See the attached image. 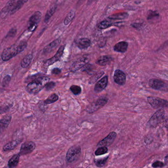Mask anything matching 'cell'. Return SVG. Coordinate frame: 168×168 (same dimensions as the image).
Returning <instances> with one entry per match:
<instances>
[{
  "instance_id": "31",
  "label": "cell",
  "mask_w": 168,
  "mask_h": 168,
  "mask_svg": "<svg viewBox=\"0 0 168 168\" xmlns=\"http://www.w3.org/2000/svg\"><path fill=\"white\" fill-rule=\"evenodd\" d=\"M70 90L75 95L80 94L82 92V88L80 86L77 85H72L70 87Z\"/></svg>"
},
{
  "instance_id": "40",
  "label": "cell",
  "mask_w": 168,
  "mask_h": 168,
  "mask_svg": "<svg viewBox=\"0 0 168 168\" xmlns=\"http://www.w3.org/2000/svg\"><path fill=\"white\" fill-rule=\"evenodd\" d=\"M141 23H136V24H131V26L132 27H133L134 28L138 29L140 28L141 27Z\"/></svg>"
},
{
  "instance_id": "37",
  "label": "cell",
  "mask_w": 168,
  "mask_h": 168,
  "mask_svg": "<svg viewBox=\"0 0 168 168\" xmlns=\"http://www.w3.org/2000/svg\"><path fill=\"white\" fill-rule=\"evenodd\" d=\"M164 166V164L163 163V162H161V161H156V162H154L153 163V164L152 165V166L153 167V168H161V167H162Z\"/></svg>"
},
{
  "instance_id": "3",
  "label": "cell",
  "mask_w": 168,
  "mask_h": 168,
  "mask_svg": "<svg viewBox=\"0 0 168 168\" xmlns=\"http://www.w3.org/2000/svg\"><path fill=\"white\" fill-rule=\"evenodd\" d=\"M82 150L80 146H72L68 150L66 156V162L71 163L77 160L80 157Z\"/></svg>"
},
{
  "instance_id": "26",
  "label": "cell",
  "mask_w": 168,
  "mask_h": 168,
  "mask_svg": "<svg viewBox=\"0 0 168 168\" xmlns=\"http://www.w3.org/2000/svg\"><path fill=\"white\" fill-rule=\"evenodd\" d=\"M56 10V6H53L50 8L46 13L45 18H44V22L47 23L49 21L51 17L55 13Z\"/></svg>"
},
{
  "instance_id": "4",
  "label": "cell",
  "mask_w": 168,
  "mask_h": 168,
  "mask_svg": "<svg viewBox=\"0 0 168 168\" xmlns=\"http://www.w3.org/2000/svg\"><path fill=\"white\" fill-rule=\"evenodd\" d=\"M165 117V110L163 108L159 110L151 117L148 122V125L151 127H155L164 120Z\"/></svg>"
},
{
  "instance_id": "1",
  "label": "cell",
  "mask_w": 168,
  "mask_h": 168,
  "mask_svg": "<svg viewBox=\"0 0 168 168\" xmlns=\"http://www.w3.org/2000/svg\"><path fill=\"white\" fill-rule=\"evenodd\" d=\"M27 43L21 41L18 45H14L11 47H8L4 50L2 54V60L6 61L11 59L18 54L23 52L27 47Z\"/></svg>"
},
{
  "instance_id": "11",
  "label": "cell",
  "mask_w": 168,
  "mask_h": 168,
  "mask_svg": "<svg viewBox=\"0 0 168 168\" xmlns=\"http://www.w3.org/2000/svg\"><path fill=\"white\" fill-rule=\"evenodd\" d=\"M116 133L115 132H110V133L105 137V138L101 140L98 144L97 146L98 147H102V146H110L113 143V141H115V139L116 138Z\"/></svg>"
},
{
  "instance_id": "15",
  "label": "cell",
  "mask_w": 168,
  "mask_h": 168,
  "mask_svg": "<svg viewBox=\"0 0 168 168\" xmlns=\"http://www.w3.org/2000/svg\"><path fill=\"white\" fill-rule=\"evenodd\" d=\"M11 115H6L0 120V133L3 132L5 129L8 128L11 122Z\"/></svg>"
},
{
  "instance_id": "38",
  "label": "cell",
  "mask_w": 168,
  "mask_h": 168,
  "mask_svg": "<svg viewBox=\"0 0 168 168\" xmlns=\"http://www.w3.org/2000/svg\"><path fill=\"white\" fill-rule=\"evenodd\" d=\"M16 29H11L10 31L8 32V34L6 35V37H13L15 36V35L16 34Z\"/></svg>"
},
{
  "instance_id": "33",
  "label": "cell",
  "mask_w": 168,
  "mask_h": 168,
  "mask_svg": "<svg viewBox=\"0 0 168 168\" xmlns=\"http://www.w3.org/2000/svg\"><path fill=\"white\" fill-rule=\"evenodd\" d=\"M11 80V76L9 75H6L5 76V77L4 78L3 80V85L4 87L8 86Z\"/></svg>"
},
{
  "instance_id": "21",
  "label": "cell",
  "mask_w": 168,
  "mask_h": 168,
  "mask_svg": "<svg viewBox=\"0 0 168 168\" xmlns=\"http://www.w3.org/2000/svg\"><path fill=\"white\" fill-rule=\"evenodd\" d=\"M20 156L19 154H14L8 162V166L10 168H14L17 166L19 163Z\"/></svg>"
},
{
  "instance_id": "17",
  "label": "cell",
  "mask_w": 168,
  "mask_h": 168,
  "mask_svg": "<svg viewBox=\"0 0 168 168\" xmlns=\"http://www.w3.org/2000/svg\"><path fill=\"white\" fill-rule=\"evenodd\" d=\"M91 44V41L87 38H82L79 39L76 43L77 46L80 49H88Z\"/></svg>"
},
{
  "instance_id": "32",
  "label": "cell",
  "mask_w": 168,
  "mask_h": 168,
  "mask_svg": "<svg viewBox=\"0 0 168 168\" xmlns=\"http://www.w3.org/2000/svg\"><path fill=\"white\" fill-rule=\"evenodd\" d=\"M108 157H105L104 158L100 159H97L95 160V164H96V166L98 167H102L104 166V165H105L106 162H107L108 159Z\"/></svg>"
},
{
  "instance_id": "24",
  "label": "cell",
  "mask_w": 168,
  "mask_h": 168,
  "mask_svg": "<svg viewBox=\"0 0 168 168\" xmlns=\"http://www.w3.org/2000/svg\"><path fill=\"white\" fill-rule=\"evenodd\" d=\"M27 2V1H16L14 6L13 7V9L11 10V11H10L11 14H13L16 11H19L21 8H22L24 4Z\"/></svg>"
},
{
  "instance_id": "5",
  "label": "cell",
  "mask_w": 168,
  "mask_h": 168,
  "mask_svg": "<svg viewBox=\"0 0 168 168\" xmlns=\"http://www.w3.org/2000/svg\"><path fill=\"white\" fill-rule=\"evenodd\" d=\"M108 102V98L105 97H101L99 98L97 100L90 104L87 107L86 110L88 113H93L103 107H104Z\"/></svg>"
},
{
  "instance_id": "12",
  "label": "cell",
  "mask_w": 168,
  "mask_h": 168,
  "mask_svg": "<svg viewBox=\"0 0 168 168\" xmlns=\"http://www.w3.org/2000/svg\"><path fill=\"white\" fill-rule=\"evenodd\" d=\"M65 46H62L59 49L53 57L50 58L49 60H46L44 63V66L46 67L50 66L51 65L53 64L56 62L58 61L59 60L62 56L63 55L64 50Z\"/></svg>"
},
{
  "instance_id": "10",
  "label": "cell",
  "mask_w": 168,
  "mask_h": 168,
  "mask_svg": "<svg viewBox=\"0 0 168 168\" xmlns=\"http://www.w3.org/2000/svg\"><path fill=\"white\" fill-rule=\"evenodd\" d=\"M36 146V144L34 142L32 141H26L21 145L20 152L18 154L20 156L30 154L35 149Z\"/></svg>"
},
{
  "instance_id": "29",
  "label": "cell",
  "mask_w": 168,
  "mask_h": 168,
  "mask_svg": "<svg viewBox=\"0 0 168 168\" xmlns=\"http://www.w3.org/2000/svg\"><path fill=\"white\" fill-rule=\"evenodd\" d=\"M108 152V149L107 147L102 146V147H99L98 149H97L95 152V154L96 156L102 155L107 153Z\"/></svg>"
},
{
  "instance_id": "6",
  "label": "cell",
  "mask_w": 168,
  "mask_h": 168,
  "mask_svg": "<svg viewBox=\"0 0 168 168\" xmlns=\"http://www.w3.org/2000/svg\"><path fill=\"white\" fill-rule=\"evenodd\" d=\"M148 101L151 106L155 109L168 107V101L159 98L148 97Z\"/></svg>"
},
{
  "instance_id": "13",
  "label": "cell",
  "mask_w": 168,
  "mask_h": 168,
  "mask_svg": "<svg viewBox=\"0 0 168 168\" xmlns=\"http://www.w3.org/2000/svg\"><path fill=\"white\" fill-rule=\"evenodd\" d=\"M126 75L123 71L116 70L113 75V79L115 82L119 85H123L125 83Z\"/></svg>"
},
{
  "instance_id": "14",
  "label": "cell",
  "mask_w": 168,
  "mask_h": 168,
  "mask_svg": "<svg viewBox=\"0 0 168 168\" xmlns=\"http://www.w3.org/2000/svg\"><path fill=\"white\" fill-rule=\"evenodd\" d=\"M108 83V76H105L96 83L94 87L95 92L97 93L102 92L103 90L106 88Z\"/></svg>"
},
{
  "instance_id": "30",
  "label": "cell",
  "mask_w": 168,
  "mask_h": 168,
  "mask_svg": "<svg viewBox=\"0 0 168 168\" xmlns=\"http://www.w3.org/2000/svg\"><path fill=\"white\" fill-rule=\"evenodd\" d=\"M104 74V72L101 71V72H97L96 75H93L92 77H91L90 79V84H93V83H94L95 82H97V80L98 79H100Z\"/></svg>"
},
{
  "instance_id": "20",
  "label": "cell",
  "mask_w": 168,
  "mask_h": 168,
  "mask_svg": "<svg viewBox=\"0 0 168 168\" xmlns=\"http://www.w3.org/2000/svg\"><path fill=\"white\" fill-rule=\"evenodd\" d=\"M20 142V140H16L13 141L4 146L3 149L4 151H10L13 150L18 145H19Z\"/></svg>"
},
{
  "instance_id": "27",
  "label": "cell",
  "mask_w": 168,
  "mask_h": 168,
  "mask_svg": "<svg viewBox=\"0 0 168 168\" xmlns=\"http://www.w3.org/2000/svg\"><path fill=\"white\" fill-rule=\"evenodd\" d=\"M115 23H113L110 21L104 20L100 22L98 25V26L99 27V28L101 29H107L108 27H110L112 25H115Z\"/></svg>"
},
{
  "instance_id": "25",
  "label": "cell",
  "mask_w": 168,
  "mask_h": 168,
  "mask_svg": "<svg viewBox=\"0 0 168 168\" xmlns=\"http://www.w3.org/2000/svg\"><path fill=\"white\" fill-rule=\"evenodd\" d=\"M58 98H59V97L58 95L56 94L53 93L50 96H49L46 100H44V104L46 105L52 104L56 102L58 100Z\"/></svg>"
},
{
  "instance_id": "18",
  "label": "cell",
  "mask_w": 168,
  "mask_h": 168,
  "mask_svg": "<svg viewBox=\"0 0 168 168\" xmlns=\"http://www.w3.org/2000/svg\"><path fill=\"white\" fill-rule=\"evenodd\" d=\"M128 44L126 41H120L116 44L113 47L115 51L120 53H124L127 50Z\"/></svg>"
},
{
  "instance_id": "28",
  "label": "cell",
  "mask_w": 168,
  "mask_h": 168,
  "mask_svg": "<svg viewBox=\"0 0 168 168\" xmlns=\"http://www.w3.org/2000/svg\"><path fill=\"white\" fill-rule=\"evenodd\" d=\"M75 16V12L74 11H71L68 13L64 20L65 25H67L72 20Z\"/></svg>"
},
{
  "instance_id": "19",
  "label": "cell",
  "mask_w": 168,
  "mask_h": 168,
  "mask_svg": "<svg viewBox=\"0 0 168 168\" xmlns=\"http://www.w3.org/2000/svg\"><path fill=\"white\" fill-rule=\"evenodd\" d=\"M61 41V39H58L55 41H53L44 49V53H47L51 52L52 50L56 49L60 44Z\"/></svg>"
},
{
  "instance_id": "35",
  "label": "cell",
  "mask_w": 168,
  "mask_h": 168,
  "mask_svg": "<svg viewBox=\"0 0 168 168\" xmlns=\"http://www.w3.org/2000/svg\"><path fill=\"white\" fill-rule=\"evenodd\" d=\"M56 85L55 82H49L46 84V85L44 86V87L46 89L47 91H49L50 90L52 89L55 87Z\"/></svg>"
},
{
  "instance_id": "23",
  "label": "cell",
  "mask_w": 168,
  "mask_h": 168,
  "mask_svg": "<svg viewBox=\"0 0 168 168\" xmlns=\"http://www.w3.org/2000/svg\"><path fill=\"white\" fill-rule=\"evenodd\" d=\"M33 58V56L31 54H29L26 55L21 62V66L22 67V68H27L30 65V63H31Z\"/></svg>"
},
{
  "instance_id": "7",
  "label": "cell",
  "mask_w": 168,
  "mask_h": 168,
  "mask_svg": "<svg viewBox=\"0 0 168 168\" xmlns=\"http://www.w3.org/2000/svg\"><path fill=\"white\" fill-rule=\"evenodd\" d=\"M41 13L40 11H39L35 12L31 16L28 22V30L29 31L33 32L37 28L38 23L41 21Z\"/></svg>"
},
{
  "instance_id": "22",
  "label": "cell",
  "mask_w": 168,
  "mask_h": 168,
  "mask_svg": "<svg viewBox=\"0 0 168 168\" xmlns=\"http://www.w3.org/2000/svg\"><path fill=\"white\" fill-rule=\"evenodd\" d=\"M128 17H129V14H128L127 13H118L110 16L108 17V18L110 20H122V19H126Z\"/></svg>"
},
{
  "instance_id": "8",
  "label": "cell",
  "mask_w": 168,
  "mask_h": 168,
  "mask_svg": "<svg viewBox=\"0 0 168 168\" xmlns=\"http://www.w3.org/2000/svg\"><path fill=\"white\" fill-rule=\"evenodd\" d=\"M149 85L153 89L159 91H168L167 84L158 79H152L149 80Z\"/></svg>"
},
{
  "instance_id": "16",
  "label": "cell",
  "mask_w": 168,
  "mask_h": 168,
  "mask_svg": "<svg viewBox=\"0 0 168 168\" xmlns=\"http://www.w3.org/2000/svg\"><path fill=\"white\" fill-rule=\"evenodd\" d=\"M113 60V58L110 56L104 55L99 57L96 61V63L100 66H105L111 62Z\"/></svg>"
},
{
  "instance_id": "39",
  "label": "cell",
  "mask_w": 168,
  "mask_h": 168,
  "mask_svg": "<svg viewBox=\"0 0 168 168\" xmlns=\"http://www.w3.org/2000/svg\"><path fill=\"white\" fill-rule=\"evenodd\" d=\"M61 72V70L59 68H54L52 70V74L53 75H59Z\"/></svg>"
},
{
  "instance_id": "2",
  "label": "cell",
  "mask_w": 168,
  "mask_h": 168,
  "mask_svg": "<svg viewBox=\"0 0 168 168\" xmlns=\"http://www.w3.org/2000/svg\"><path fill=\"white\" fill-rule=\"evenodd\" d=\"M49 80L50 79L46 77L38 78L29 83L26 87V90L30 94H37L44 88V86L49 82Z\"/></svg>"
},
{
  "instance_id": "36",
  "label": "cell",
  "mask_w": 168,
  "mask_h": 168,
  "mask_svg": "<svg viewBox=\"0 0 168 168\" xmlns=\"http://www.w3.org/2000/svg\"><path fill=\"white\" fill-rule=\"evenodd\" d=\"M82 71L84 72H86L88 73H90L93 71V66L92 65L87 64L83 67V69Z\"/></svg>"
},
{
  "instance_id": "34",
  "label": "cell",
  "mask_w": 168,
  "mask_h": 168,
  "mask_svg": "<svg viewBox=\"0 0 168 168\" xmlns=\"http://www.w3.org/2000/svg\"><path fill=\"white\" fill-rule=\"evenodd\" d=\"M159 16L158 13L156 11H149L148 16V20H150L154 18Z\"/></svg>"
},
{
  "instance_id": "9",
  "label": "cell",
  "mask_w": 168,
  "mask_h": 168,
  "mask_svg": "<svg viewBox=\"0 0 168 168\" xmlns=\"http://www.w3.org/2000/svg\"><path fill=\"white\" fill-rule=\"evenodd\" d=\"M89 61V57L87 55H84L72 64L70 68L71 72H74L83 68L84 66L87 64Z\"/></svg>"
}]
</instances>
